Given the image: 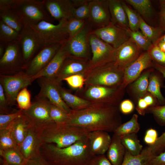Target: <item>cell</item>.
<instances>
[{"label":"cell","instance_id":"6da1fadb","mask_svg":"<svg viewBox=\"0 0 165 165\" xmlns=\"http://www.w3.org/2000/svg\"><path fill=\"white\" fill-rule=\"evenodd\" d=\"M66 124L81 127L89 132L102 130L113 132L122 123L118 106L91 103L83 109L72 110Z\"/></svg>","mask_w":165,"mask_h":165},{"label":"cell","instance_id":"7a4b0ae2","mask_svg":"<svg viewBox=\"0 0 165 165\" xmlns=\"http://www.w3.org/2000/svg\"><path fill=\"white\" fill-rule=\"evenodd\" d=\"M40 154L49 165H87L94 156L90 150L88 137L63 148L43 143Z\"/></svg>","mask_w":165,"mask_h":165},{"label":"cell","instance_id":"3957f363","mask_svg":"<svg viewBox=\"0 0 165 165\" xmlns=\"http://www.w3.org/2000/svg\"><path fill=\"white\" fill-rule=\"evenodd\" d=\"M37 131L43 143L53 144L61 148L69 146L87 138L90 132L76 126L55 123Z\"/></svg>","mask_w":165,"mask_h":165},{"label":"cell","instance_id":"277c9868","mask_svg":"<svg viewBox=\"0 0 165 165\" xmlns=\"http://www.w3.org/2000/svg\"><path fill=\"white\" fill-rule=\"evenodd\" d=\"M125 88L116 86H84L76 92L78 96L92 103H101L118 106L124 94Z\"/></svg>","mask_w":165,"mask_h":165},{"label":"cell","instance_id":"5b68a950","mask_svg":"<svg viewBox=\"0 0 165 165\" xmlns=\"http://www.w3.org/2000/svg\"><path fill=\"white\" fill-rule=\"evenodd\" d=\"M68 20L62 19L57 24L42 21L28 27L43 46L60 43L63 44L69 38L66 26Z\"/></svg>","mask_w":165,"mask_h":165},{"label":"cell","instance_id":"8992f818","mask_svg":"<svg viewBox=\"0 0 165 165\" xmlns=\"http://www.w3.org/2000/svg\"><path fill=\"white\" fill-rule=\"evenodd\" d=\"M11 6L20 16L24 27L42 21L53 22L43 0H12Z\"/></svg>","mask_w":165,"mask_h":165},{"label":"cell","instance_id":"52a82bcc","mask_svg":"<svg viewBox=\"0 0 165 165\" xmlns=\"http://www.w3.org/2000/svg\"><path fill=\"white\" fill-rule=\"evenodd\" d=\"M84 77L85 86H118L123 83L124 70L113 62L88 71Z\"/></svg>","mask_w":165,"mask_h":165},{"label":"cell","instance_id":"ba28073f","mask_svg":"<svg viewBox=\"0 0 165 165\" xmlns=\"http://www.w3.org/2000/svg\"><path fill=\"white\" fill-rule=\"evenodd\" d=\"M25 66L18 40L6 44L5 52L0 59V75L12 74L24 71Z\"/></svg>","mask_w":165,"mask_h":165},{"label":"cell","instance_id":"9c48e42d","mask_svg":"<svg viewBox=\"0 0 165 165\" xmlns=\"http://www.w3.org/2000/svg\"><path fill=\"white\" fill-rule=\"evenodd\" d=\"M90 41L92 56L89 61L87 72L95 68L114 62L116 49L91 33Z\"/></svg>","mask_w":165,"mask_h":165},{"label":"cell","instance_id":"30bf717a","mask_svg":"<svg viewBox=\"0 0 165 165\" xmlns=\"http://www.w3.org/2000/svg\"><path fill=\"white\" fill-rule=\"evenodd\" d=\"M0 83L2 85L8 104L10 106L14 105L19 93L27 87L33 82L31 77L23 71L10 75H0Z\"/></svg>","mask_w":165,"mask_h":165},{"label":"cell","instance_id":"8fae6325","mask_svg":"<svg viewBox=\"0 0 165 165\" xmlns=\"http://www.w3.org/2000/svg\"><path fill=\"white\" fill-rule=\"evenodd\" d=\"M92 29L87 22L83 28L64 43L69 55L76 58L90 60L91 50L90 37Z\"/></svg>","mask_w":165,"mask_h":165},{"label":"cell","instance_id":"7c38bea8","mask_svg":"<svg viewBox=\"0 0 165 165\" xmlns=\"http://www.w3.org/2000/svg\"><path fill=\"white\" fill-rule=\"evenodd\" d=\"M62 45L57 43L43 46L25 65L23 71L31 77L37 74L50 62Z\"/></svg>","mask_w":165,"mask_h":165},{"label":"cell","instance_id":"4fadbf2b","mask_svg":"<svg viewBox=\"0 0 165 165\" xmlns=\"http://www.w3.org/2000/svg\"><path fill=\"white\" fill-rule=\"evenodd\" d=\"M49 106V102L36 97L28 109L22 111L30 119L32 127L38 130L54 123L50 116Z\"/></svg>","mask_w":165,"mask_h":165},{"label":"cell","instance_id":"5bb4252c","mask_svg":"<svg viewBox=\"0 0 165 165\" xmlns=\"http://www.w3.org/2000/svg\"><path fill=\"white\" fill-rule=\"evenodd\" d=\"M87 22L93 30L104 27L111 22L108 0H91Z\"/></svg>","mask_w":165,"mask_h":165},{"label":"cell","instance_id":"9a60e30c","mask_svg":"<svg viewBox=\"0 0 165 165\" xmlns=\"http://www.w3.org/2000/svg\"><path fill=\"white\" fill-rule=\"evenodd\" d=\"M90 33L115 49L130 38L126 30L112 22L104 27L93 30Z\"/></svg>","mask_w":165,"mask_h":165},{"label":"cell","instance_id":"2e32d148","mask_svg":"<svg viewBox=\"0 0 165 165\" xmlns=\"http://www.w3.org/2000/svg\"><path fill=\"white\" fill-rule=\"evenodd\" d=\"M38 79L40 89L36 97L46 100L69 113L72 110L61 98L57 87L58 83L53 80L44 77Z\"/></svg>","mask_w":165,"mask_h":165},{"label":"cell","instance_id":"e0dca14e","mask_svg":"<svg viewBox=\"0 0 165 165\" xmlns=\"http://www.w3.org/2000/svg\"><path fill=\"white\" fill-rule=\"evenodd\" d=\"M25 65L43 46L28 27H24L18 39Z\"/></svg>","mask_w":165,"mask_h":165},{"label":"cell","instance_id":"ac0fdd59","mask_svg":"<svg viewBox=\"0 0 165 165\" xmlns=\"http://www.w3.org/2000/svg\"><path fill=\"white\" fill-rule=\"evenodd\" d=\"M141 50L129 38L116 49L114 63L124 70L139 57Z\"/></svg>","mask_w":165,"mask_h":165},{"label":"cell","instance_id":"d6986e66","mask_svg":"<svg viewBox=\"0 0 165 165\" xmlns=\"http://www.w3.org/2000/svg\"><path fill=\"white\" fill-rule=\"evenodd\" d=\"M152 58L148 51L142 53L134 62L124 69V77L122 86L124 88L136 80L143 71L151 66Z\"/></svg>","mask_w":165,"mask_h":165},{"label":"cell","instance_id":"ffe728a7","mask_svg":"<svg viewBox=\"0 0 165 165\" xmlns=\"http://www.w3.org/2000/svg\"><path fill=\"white\" fill-rule=\"evenodd\" d=\"M89 61L69 55L65 61L57 76L53 80L56 83L61 84L64 79L73 75L81 74L84 76L88 70Z\"/></svg>","mask_w":165,"mask_h":165},{"label":"cell","instance_id":"44dd1931","mask_svg":"<svg viewBox=\"0 0 165 165\" xmlns=\"http://www.w3.org/2000/svg\"><path fill=\"white\" fill-rule=\"evenodd\" d=\"M45 7L52 18L60 21L64 19L68 21L73 18L75 8L72 0H43Z\"/></svg>","mask_w":165,"mask_h":165},{"label":"cell","instance_id":"7402d4cb","mask_svg":"<svg viewBox=\"0 0 165 165\" xmlns=\"http://www.w3.org/2000/svg\"><path fill=\"white\" fill-rule=\"evenodd\" d=\"M69 56L63 44L48 64L37 74L31 77L33 81L41 77L54 80L58 75L65 61Z\"/></svg>","mask_w":165,"mask_h":165},{"label":"cell","instance_id":"603a6c76","mask_svg":"<svg viewBox=\"0 0 165 165\" xmlns=\"http://www.w3.org/2000/svg\"><path fill=\"white\" fill-rule=\"evenodd\" d=\"M43 144L37 130L32 126L19 148L24 158L28 160L40 154V149Z\"/></svg>","mask_w":165,"mask_h":165},{"label":"cell","instance_id":"cb8c5ba5","mask_svg":"<svg viewBox=\"0 0 165 165\" xmlns=\"http://www.w3.org/2000/svg\"><path fill=\"white\" fill-rule=\"evenodd\" d=\"M88 139L90 152L94 156L105 154L110 146L112 138L107 132L97 130L90 132Z\"/></svg>","mask_w":165,"mask_h":165},{"label":"cell","instance_id":"d4e9b609","mask_svg":"<svg viewBox=\"0 0 165 165\" xmlns=\"http://www.w3.org/2000/svg\"><path fill=\"white\" fill-rule=\"evenodd\" d=\"M12 0L0 1V17L5 24L20 33L24 27L19 16L11 6Z\"/></svg>","mask_w":165,"mask_h":165},{"label":"cell","instance_id":"484cf974","mask_svg":"<svg viewBox=\"0 0 165 165\" xmlns=\"http://www.w3.org/2000/svg\"><path fill=\"white\" fill-rule=\"evenodd\" d=\"M32 126L30 119L23 112L12 121L7 128L12 134L19 148Z\"/></svg>","mask_w":165,"mask_h":165},{"label":"cell","instance_id":"4316f807","mask_svg":"<svg viewBox=\"0 0 165 165\" xmlns=\"http://www.w3.org/2000/svg\"><path fill=\"white\" fill-rule=\"evenodd\" d=\"M108 7L111 22L126 31L129 29L127 16L122 1L108 0Z\"/></svg>","mask_w":165,"mask_h":165},{"label":"cell","instance_id":"83f0119b","mask_svg":"<svg viewBox=\"0 0 165 165\" xmlns=\"http://www.w3.org/2000/svg\"><path fill=\"white\" fill-rule=\"evenodd\" d=\"M106 156L113 165H121L124 159L126 149L120 137L114 134L107 152Z\"/></svg>","mask_w":165,"mask_h":165},{"label":"cell","instance_id":"f1b7e54d","mask_svg":"<svg viewBox=\"0 0 165 165\" xmlns=\"http://www.w3.org/2000/svg\"><path fill=\"white\" fill-rule=\"evenodd\" d=\"M57 87L63 100L72 110H81L88 107L92 103L88 101L71 94L63 88L61 84H58Z\"/></svg>","mask_w":165,"mask_h":165},{"label":"cell","instance_id":"f546056e","mask_svg":"<svg viewBox=\"0 0 165 165\" xmlns=\"http://www.w3.org/2000/svg\"><path fill=\"white\" fill-rule=\"evenodd\" d=\"M152 72V69L144 72L130 85L131 91L137 101L147 93L149 78Z\"/></svg>","mask_w":165,"mask_h":165},{"label":"cell","instance_id":"4dcf8cb0","mask_svg":"<svg viewBox=\"0 0 165 165\" xmlns=\"http://www.w3.org/2000/svg\"><path fill=\"white\" fill-rule=\"evenodd\" d=\"M3 161L10 165H25L28 160L24 156L19 148L0 151Z\"/></svg>","mask_w":165,"mask_h":165},{"label":"cell","instance_id":"1f68e13d","mask_svg":"<svg viewBox=\"0 0 165 165\" xmlns=\"http://www.w3.org/2000/svg\"><path fill=\"white\" fill-rule=\"evenodd\" d=\"M121 142L125 149L133 156L140 154L143 150V146L138 139L137 134H128L121 137Z\"/></svg>","mask_w":165,"mask_h":165},{"label":"cell","instance_id":"d6a6232c","mask_svg":"<svg viewBox=\"0 0 165 165\" xmlns=\"http://www.w3.org/2000/svg\"><path fill=\"white\" fill-rule=\"evenodd\" d=\"M153 157L144 149L140 154L137 156L131 155L126 150L124 159L121 165H148Z\"/></svg>","mask_w":165,"mask_h":165},{"label":"cell","instance_id":"836d02e7","mask_svg":"<svg viewBox=\"0 0 165 165\" xmlns=\"http://www.w3.org/2000/svg\"><path fill=\"white\" fill-rule=\"evenodd\" d=\"M140 129V125L138 122V116L135 114L129 120L120 124L114 133L121 137L128 134H137Z\"/></svg>","mask_w":165,"mask_h":165},{"label":"cell","instance_id":"e575fe53","mask_svg":"<svg viewBox=\"0 0 165 165\" xmlns=\"http://www.w3.org/2000/svg\"><path fill=\"white\" fill-rule=\"evenodd\" d=\"M145 19L150 18L153 14L151 2L149 0H126Z\"/></svg>","mask_w":165,"mask_h":165},{"label":"cell","instance_id":"d590c367","mask_svg":"<svg viewBox=\"0 0 165 165\" xmlns=\"http://www.w3.org/2000/svg\"><path fill=\"white\" fill-rule=\"evenodd\" d=\"M139 29L141 33L153 44L156 43L162 36L163 31L160 27H154L148 25L141 16L140 20Z\"/></svg>","mask_w":165,"mask_h":165},{"label":"cell","instance_id":"8d00e7d4","mask_svg":"<svg viewBox=\"0 0 165 165\" xmlns=\"http://www.w3.org/2000/svg\"><path fill=\"white\" fill-rule=\"evenodd\" d=\"M152 73L149 78L148 92L156 98L158 101V105H164L165 98L163 96L160 91L161 84L160 79L157 75L152 74Z\"/></svg>","mask_w":165,"mask_h":165},{"label":"cell","instance_id":"74e56055","mask_svg":"<svg viewBox=\"0 0 165 165\" xmlns=\"http://www.w3.org/2000/svg\"><path fill=\"white\" fill-rule=\"evenodd\" d=\"M20 33L0 20V42L6 44L18 40Z\"/></svg>","mask_w":165,"mask_h":165},{"label":"cell","instance_id":"f35d334b","mask_svg":"<svg viewBox=\"0 0 165 165\" xmlns=\"http://www.w3.org/2000/svg\"><path fill=\"white\" fill-rule=\"evenodd\" d=\"M130 38L141 50L148 51L153 44L139 31H134L130 29L126 30Z\"/></svg>","mask_w":165,"mask_h":165},{"label":"cell","instance_id":"ab89813d","mask_svg":"<svg viewBox=\"0 0 165 165\" xmlns=\"http://www.w3.org/2000/svg\"><path fill=\"white\" fill-rule=\"evenodd\" d=\"M14 148L19 147L10 131L7 128L0 130V151Z\"/></svg>","mask_w":165,"mask_h":165},{"label":"cell","instance_id":"60d3db41","mask_svg":"<svg viewBox=\"0 0 165 165\" xmlns=\"http://www.w3.org/2000/svg\"><path fill=\"white\" fill-rule=\"evenodd\" d=\"M49 112L50 117L54 123L59 124L66 123L68 114L61 108L49 102Z\"/></svg>","mask_w":165,"mask_h":165},{"label":"cell","instance_id":"b9f144b4","mask_svg":"<svg viewBox=\"0 0 165 165\" xmlns=\"http://www.w3.org/2000/svg\"><path fill=\"white\" fill-rule=\"evenodd\" d=\"M123 6L126 12L128 21L129 29L131 31H139L140 15L129 7L123 1Z\"/></svg>","mask_w":165,"mask_h":165},{"label":"cell","instance_id":"7bdbcfd3","mask_svg":"<svg viewBox=\"0 0 165 165\" xmlns=\"http://www.w3.org/2000/svg\"><path fill=\"white\" fill-rule=\"evenodd\" d=\"M17 103L20 110L22 111L26 110L31 106V94L27 87L23 89L19 93L16 98Z\"/></svg>","mask_w":165,"mask_h":165},{"label":"cell","instance_id":"ee69618b","mask_svg":"<svg viewBox=\"0 0 165 165\" xmlns=\"http://www.w3.org/2000/svg\"><path fill=\"white\" fill-rule=\"evenodd\" d=\"M87 20H82L74 18L67 22L66 29L69 35V38L73 37L84 27Z\"/></svg>","mask_w":165,"mask_h":165},{"label":"cell","instance_id":"f6af8a7d","mask_svg":"<svg viewBox=\"0 0 165 165\" xmlns=\"http://www.w3.org/2000/svg\"><path fill=\"white\" fill-rule=\"evenodd\" d=\"M153 156H156L165 151V131L158 137L153 145L148 146L144 148Z\"/></svg>","mask_w":165,"mask_h":165},{"label":"cell","instance_id":"bcb514c9","mask_svg":"<svg viewBox=\"0 0 165 165\" xmlns=\"http://www.w3.org/2000/svg\"><path fill=\"white\" fill-rule=\"evenodd\" d=\"M146 112L152 114L155 120L159 125L165 126V104L150 107Z\"/></svg>","mask_w":165,"mask_h":165},{"label":"cell","instance_id":"7dc6e473","mask_svg":"<svg viewBox=\"0 0 165 165\" xmlns=\"http://www.w3.org/2000/svg\"><path fill=\"white\" fill-rule=\"evenodd\" d=\"M147 51L155 63L165 66V53L160 50L157 44H153Z\"/></svg>","mask_w":165,"mask_h":165},{"label":"cell","instance_id":"c3c4849f","mask_svg":"<svg viewBox=\"0 0 165 165\" xmlns=\"http://www.w3.org/2000/svg\"><path fill=\"white\" fill-rule=\"evenodd\" d=\"M69 86L74 89L80 90L84 87L85 79L84 75L81 74H77L68 77L64 79Z\"/></svg>","mask_w":165,"mask_h":165},{"label":"cell","instance_id":"681fc988","mask_svg":"<svg viewBox=\"0 0 165 165\" xmlns=\"http://www.w3.org/2000/svg\"><path fill=\"white\" fill-rule=\"evenodd\" d=\"M23 112L20 110L9 113L0 115V130L6 129L11 122L21 115Z\"/></svg>","mask_w":165,"mask_h":165},{"label":"cell","instance_id":"f907efd6","mask_svg":"<svg viewBox=\"0 0 165 165\" xmlns=\"http://www.w3.org/2000/svg\"><path fill=\"white\" fill-rule=\"evenodd\" d=\"M90 0L77 8L73 11V18L82 20H87L89 15V3Z\"/></svg>","mask_w":165,"mask_h":165},{"label":"cell","instance_id":"816d5d0a","mask_svg":"<svg viewBox=\"0 0 165 165\" xmlns=\"http://www.w3.org/2000/svg\"><path fill=\"white\" fill-rule=\"evenodd\" d=\"M158 133L155 129L150 128L146 131L144 138L145 143L148 146L153 145L158 138Z\"/></svg>","mask_w":165,"mask_h":165},{"label":"cell","instance_id":"f5cc1de1","mask_svg":"<svg viewBox=\"0 0 165 165\" xmlns=\"http://www.w3.org/2000/svg\"><path fill=\"white\" fill-rule=\"evenodd\" d=\"M119 105L120 112L125 115L131 113L135 108L133 102L129 99H126L121 101Z\"/></svg>","mask_w":165,"mask_h":165},{"label":"cell","instance_id":"db71d44e","mask_svg":"<svg viewBox=\"0 0 165 165\" xmlns=\"http://www.w3.org/2000/svg\"><path fill=\"white\" fill-rule=\"evenodd\" d=\"M9 105L3 88L0 83V114L2 113L6 114L9 113L8 112L9 111Z\"/></svg>","mask_w":165,"mask_h":165},{"label":"cell","instance_id":"11a10c76","mask_svg":"<svg viewBox=\"0 0 165 165\" xmlns=\"http://www.w3.org/2000/svg\"><path fill=\"white\" fill-rule=\"evenodd\" d=\"M87 165H113L105 154L93 156Z\"/></svg>","mask_w":165,"mask_h":165},{"label":"cell","instance_id":"9f6ffc18","mask_svg":"<svg viewBox=\"0 0 165 165\" xmlns=\"http://www.w3.org/2000/svg\"><path fill=\"white\" fill-rule=\"evenodd\" d=\"M160 10L159 13L160 27L165 31V0H159Z\"/></svg>","mask_w":165,"mask_h":165},{"label":"cell","instance_id":"6f0895ef","mask_svg":"<svg viewBox=\"0 0 165 165\" xmlns=\"http://www.w3.org/2000/svg\"><path fill=\"white\" fill-rule=\"evenodd\" d=\"M25 165H49L42 157L40 154L28 160Z\"/></svg>","mask_w":165,"mask_h":165},{"label":"cell","instance_id":"680465c9","mask_svg":"<svg viewBox=\"0 0 165 165\" xmlns=\"http://www.w3.org/2000/svg\"><path fill=\"white\" fill-rule=\"evenodd\" d=\"M148 165H165V152L154 156Z\"/></svg>","mask_w":165,"mask_h":165},{"label":"cell","instance_id":"91938a15","mask_svg":"<svg viewBox=\"0 0 165 165\" xmlns=\"http://www.w3.org/2000/svg\"><path fill=\"white\" fill-rule=\"evenodd\" d=\"M152 66L157 70L165 78V66H163L155 62L152 63Z\"/></svg>","mask_w":165,"mask_h":165},{"label":"cell","instance_id":"94428289","mask_svg":"<svg viewBox=\"0 0 165 165\" xmlns=\"http://www.w3.org/2000/svg\"><path fill=\"white\" fill-rule=\"evenodd\" d=\"M75 8L78 7L89 1L88 0H72Z\"/></svg>","mask_w":165,"mask_h":165},{"label":"cell","instance_id":"6125c7cd","mask_svg":"<svg viewBox=\"0 0 165 165\" xmlns=\"http://www.w3.org/2000/svg\"><path fill=\"white\" fill-rule=\"evenodd\" d=\"M6 44L0 43V57H2L5 51Z\"/></svg>","mask_w":165,"mask_h":165},{"label":"cell","instance_id":"be15d7a7","mask_svg":"<svg viewBox=\"0 0 165 165\" xmlns=\"http://www.w3.org/2000/svg\"><path fill=\"white\" fill-rule=\"evenodd\" d=\"M160 50L165 53V43L160 42L156 43Z\"/></svg>","mask_w":165,"mask_h":165},{"label":"cell","instance_id":"e7e4bbea","mask_svg":"<svg viewBox=\"0 0 165 165\" xmlns=\"http://www.w3.org/2000/svg\"><path fill=\"white\" fill-rule=\"evenodd\" d=\"M160 42L165 43V34L163 35L162 36L156 43Z\"/></svg>","mask_w":165,"mask_h":165},{"label":"cell","instance_id":"03108f58","mask_svg":"<svg viewBox=\"0 0 165 165\" xmlns=\"http://www.w3.org/2000/svg\"><path fill=\"white\" fill-rule=\"evenodd\" d=\"M1 165H9V164H8L6 163H4L3 161V160H2V164H1Z\"/></svg>","mask_w":165,"mask_h":165}]
</instances>
